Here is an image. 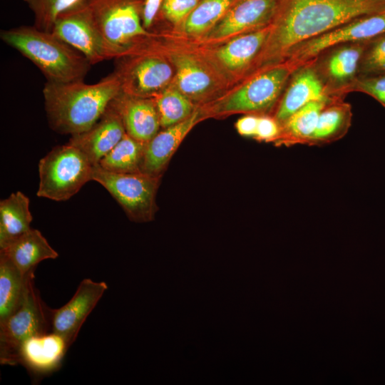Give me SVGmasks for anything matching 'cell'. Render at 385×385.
<instances>
[{"label": "cell", "mask_w": 385, "mask_h": 385, "mask_svg": "<svg viewBox=\"0 0 385 385\" xmlns=\"http://www.w3.org/2000/svg\"><path fill=\"white\" fill-rule=\"evenodd\" d=\"M199 119V112H193L184 120L158 131L145 143L140 171L159 177L182 140Z\"/></svg>", "instance_id": "obj_19"}, {"label": "cell", "mask_w": 385, "mask_h": 385, "mask_svg": "<svg viewBox=\"0 0 385 385\" xmlns=\"http://www.w3.org/2000/svg\"><path fill=\"white\" fill-rule=\"evenodd\" d=\"M279 0H235L207 37L220 39L260 30L269 26Z\"/></svg>", "instance_id": "obj_14"}, {"label": "cell", "mask_w": 385, "mask_h": 385, "mask_svg": "<svg viewBox=\"0 0 385 385\" xmlns=\"http://www.w3.org/2000/svg\"><path fill=\"white\" fill-rule=\"evenodd\" d=\"M34 16V26L51 32L57 18L84 0H23Z\"/></svg>", "instance_id": "obj_30"}, {"label": "cell", "mask_w": 385, "mask_h": 385, "mask_svg": "<svg viewBox=\"0 0 385 385\" xmlns=\"http://www.w3.org/2000/svg\"><path fill=\"white\" fill-rule=\"evenodd\" d=\"M118 111L126 133L147 143L159 131L160 117L153 98L120 93L111 101Z\"/></svg>", "instance_id": "obj_18"}, {"label": "cell", "mask_w": 385, "mask_h": 385, "mask_svg": "<svg viewBox=\"0 0 385 385\" xmlns=\"http://www.w3.org/2000/svg\"><path fill=\"white\" fill-rule=\"evenodd\" d=\"M34 273L23 274L6 255L0 252V322L21 304Z\"/></svg>", "instance_id": "obj_24"}, {"label": "cell", "mask_w": 385, "mask_h": 385, "mask_svg": "<svg viewBox=\"0 0 385 385\" xmlns=\"http://www.w3.org/2000/svg\"><path fill=\"white\" fill-rule=\"evenodd\" d=\"M98 29L124 55L151 36L143 26L142 0H85Z\"/></svg>", "instance_id": "obj_5"}, {"label": "cell", "mask_w": 385, "mask_h": 385, "mask_svg": "<svg viewBox=\"0 0 385 385\" xmlns=\"http://www.w3.org/2000/svg\"><path fill=\"white\" fill-rule=\"evenodd\" d=\"M370 40L333 46L309 62L331 98H345L346 89L358 78L360 61Z\"/></svg>", "instance_id": "obj_12"}, {"label": "cell", "mask_w": 385, "mask_h": 385, "mask_svg": "<svg viewBox=\"0 0 385 385\" xmlns=\"http://www.w3.org/2000/svg\"><path fill=\"white\" fill-rule=\"evenodd\" d=\"M0 38L29 59L49 82L83 81L91 66L81 52L53 32L34 25L1 30Z\"/></svg>", "instance_id": "obj_3"}, {"label": "cell", "mask_w": 385, "mask_h": 385, "mask_svg": "<svg viewBox=\"0 0 385 385\" xmlns=\"http://www.w3.org/2000/svg\"><path fill=\"white\" fill-rule=\"evenodd\" d=\"M199 1L200 0H163L158 15L173 24L184 21Z\"/></svg>", "instance_id": "obj_33"}, {"label": "cell", "mask_w": 385, "mask_h": 385, "mask_svg": "<svg viewBox=\"0 0 385 385\" xmlns=\"http://www.w3.org/2000/svg\"><path fill=\"white\" fill-rule=\"evenodd\" d=\"M145 143L140 142L127 133L99 162L104 170L119 173L140 171Z\"/></svg>", "instance_id": "obj_27"}, {"label": "cell", "mask_w": 385, "mask_h": 385, "mask_svg": "<svg viewBox=\"0 0 385 385\" xmlns=\"http://www.w3.org/2000/svg\"><path fill=\"white\" fill-rule=\"evenodd\" d=\"M93 165L76 146L54 147L38 163L39 184L36 195L66 201L92 180Z\"/></svg>", "instance_id": "obj_4"}, {"label": "cell", "mask_w": 385, "mask_h": 385, "mask_svg": "<svg viewBox=\"0 0 385 385\" xmlns=\"http://www.w3.org/2000/svg\"><path fill=\"white\" fill-rule=\"evenodd\" d=\"M327 103L324 101L310 102L297 111L281 125L280 133L275 142L287 146L306 145Z\"/></svg>", "instance_id": "obj_25"}, {"label": "cell", "mask_w": 385, "mask_h": 385, "mask_svg": "<svg viewBox=\"0 0 385 385\" xmlns=\"http://www.w3.org/2000/svg\"><path fill=\"white\" fill-rule=\"evenodd\" d=\"M384 12L385 0H279L267 38L252 64L261 72L281 63L298 43L357 17Z\"/></svg>", "instance_id": "obj_1"}, {"label": "cell", "mask_w": 385, "mask_h": 385, "mask_svg": "<svg viewBox=\"0 0 385 385\" xmlns=\"http://www.w3.org/2000/svg\"><path fill=\"white\" fill-rule=\"evenodd\" d=\"M92 180L103 186L133 221L143 222L153 219L159 177L142 172L113 173L96 165Z\"/></svg>", "instance_id": "obj_7"}, {"label": "cell", "mask_w": 385, "mask_h": 385, "mask_svg": "<svg viewBox=\"0 0 385 385\" xmlns=\"http://www.w3.org/2000/svg\"><path fill=\"white\" fill-rule=\"evenodd\" d=\"M383 34H385V12L357 17L297 44L287 52L281 63L297 70L312 61L329 48L350 42L370 40Z\"/></svg>", "instance_id": "obj_9"}, {"label": "cell", "mask_w": 385, "mask_h": 385, "mask_svg": "<svg viewBox=\"0 0 385 385\" xmlns=\"http://www.w3.org/2000/svg\"><path fill=\"white\" fill-rule=\"evenodd\" d=\"M235 0H200L183 21V31L197 35L210 31L225 16Z\"/></svg>", "instance_id": "obj_28"}, {"label": "cell", "mask_w": 385, "mask_h": 385, "mask_svg": "<svg viewBox=\"0 0 385 385\" xmlns=\"http://www.w3.org/2000/svg\"><path fill=\"white\" fill-rule=\"evenodd\" d=\"M331 98L311 63L291 75L278 102L274 118L280 125L294 113L310 102H331Z\"/></svg>", "instance_id": "obj_15"}, {"label": "cell", "mask_w": 385, "mask_h": 385, "mask_svg": "<svg viewBox=\"0 0 385 385\" xmlns=\"http://www.w3.org/2000/svg\"><path fill=\"white\" fill-rule=\"evenodd\" d=\"M354 91L371 96L385 108V74L367 77L359 76L349 86L346 93Z\"/></svg>", "instance_id": "obj_32"}, {"label": "cell", "mask_w": 385, "mask_h": 385, "mask_svg": "<svg viewBox=\"0 0 385 385\" xmlns=\"http://www.w3.org/2000/svg\"><path fill=\"white\" fill-rule=\"evenodd\" d=\"M176 68L178 90L187 97L196 98L207 93L212 85L209 73L191 56L185 53L172 55Z\"/></svg>", "instance_id": "obj_26"}, {"label": "cell", "mask_w": 385, "mask_h": 385, "mask_svg": "<svg viewBox=\"0 0 385 385\" xmlns=\"http://www.w3.org/2000/svg\"><path fill=\"white\" fill-rule=\"evenodd\" d=\"M270 32V25L257 31L240 34L219 48L216 56L230 71L250 66L260 53Z\"/></svg>", "instance_id": "obj_22"}, {"label": "cell", "mask_w": 385, "mask_h": 385, "mask_svg": "<svg viewBox=\"0 0 385 385\" xmlns=\"http://www.w3.org/2000/svg\"><path fill=\"white\" fill-rule=\"evenodd\" d=\"M163 0H142L141 17L143 27H152L160 11Z\"/></svg>", "instance_id": "obj_35"}, {"label": "cell", "mask_w": 385, "mask_h": 385, "mask_svg": "<svg viewBox=\"0 0 385 385\" xmlns=\"http://www.w3.org/2000/svg\"><path fill=\"white\" fill-rule=\"evenodd\" d=\"M24 274L34 272L43 260L56 259L58 255L41 232L31 228L5 248L0 250Z\"/></svg>", "instance_id": "obj_20"}, {"label": "cell", "mask_w": 385, "mask_h": 385, "mask_svg": "<svg viewBox=\"0 0 385 385\" xmlns=\"http://www.w3.org/2000/svg\"><path fill=\"white\" fill-rule=\"evenodd\" d=\"M295 70L284 63L271 66L252 76L218 106V112L263 113L280 99Z\"/></svg>", "instance_id": "obj_10"}, {"label": "cell", "mask_w": 385, "mask_h": 385, "mask_svg": "<svg viewBox=\"0 0 385 385\" xmlns=\"http://www.w3.org/2000/svg\"><path fill=\"white\" fill-rule=\"evenodd\" d=\"M120 83L113 72L98 83L47 81L43 89L48 124L61 134L88 130L120 93Z\"/></svg>", "instance_id": "obj_2"}, {"label": "cell", "mask_w": 385, "mask_h": 385, "mask_svg": "<svg viewBox=\"0 0 385 385\" xmlns=\"http://www.w3.org/2000/svg\"><path fill=\"white\" fill-rule=\"evenodd\" d=\"M51 32L81 52L91 65L124 56L101 34L85 0L62 13Z\"/></svg>", "instance_id": "obj_8"}, {"label": "cell", "mask_w": 385, "mask_h": 385, "mask_svg": "<svg viewBox=\"0 0 385 385\" xmlns=\"http://www.w3.org/2000/svg\"><path fill=\"white\" fill-rule=\"evenodd\" d=\"M32 215L29 199L22 192L11 193L0 202V250L31 227Z\"/></svg>", "instance_id": "obj_23"}, {"label": "cell", "mask_w": 385, "mask_h": 385, "mask_svg": "<svg viewBox=\"0 0 385 385\" xmlns=\"http://www.w3.org/2000/svg\"><path fill=\"white\" fill-rule=\"evenodd\" d=\"M107 289L105 282L83 279L66 304L58 309H51V331L61 335L70 347L87 317Z\"/></svg>", "instance_id": "obj_13"}, {"label": "cell", "mask_w": 385, "mask_h": 385, "mask_svg": "<svg viewBox=\"0 0 385 385\" xmlns=\"http://www.w3.org/2000/svg\"><path fill=\"white\" fill-rule=\"evenodd\" d=\"M125 133L122 118L111 102L100 119L91 128L72 135L68 143L80 149L96 165Z\"/></svg>", "instance_id": "obj_16"}, {"label": "cell", "mask_w": 385, "mask_h": 385, "mask_svg": "<svg viewBox=\"0 0 385 385\" xmlns=\"http://www.w3.org/2000/svg\"><path fill=\"white\" fill-rule=\"evenodd\" d=\"M344 99L338 98L325 105L306 145H327L340 140L347 133L351 125L352 110Z\"/></svg>", "instance_id": "obj_21"}, {"label": "cell", "mask_w": 385, "mask_h": 385, "mask_svg": "<svg viewBox=\"0 0 385 385\" xmlns=\"http://www.w3.org/2000/svg\"><path fill=\"white\" fill-rule=\"evenodd\" d=\"M258 117L255 115H247L240 118L236 123L237 132L244 136L255 137L258 123Z\"/></svg>", "instance_id": "obj_36"}, {"label": "cell", "mask_w": 385, "mask_h": 385, "mask_svg": "<svg viewBox=\"0 0 385 385\" xmlns=\"http://www.w3.org/2000/svg\"><path fill=\"white\" fill-rule=\"evenodd\" d=\"M280 130L281 125L274 117L259 116L255 138L259 140L275 141Z\"/></svg>", "instance_id": "obj_34"}, {"label": "cell", "mask_w": 385, "mask_h": 385, "mask_svg": "<svg viewBox=\"0 0 385 385\" xmlns=\"http://www.w3.org/2000/svg\"><path fill=\"white\" fill-rule=\"evenodd\" d=\"M116 60L113 73L120 81L121 92L128 95L154 97L167 88L173 77L171 66L157 53L126 54Z\"/></svg>", "instance_id": "obj_11"}, {"label": "cell", "mask_w": 385, "mask_h": 385, "mask_svg": "<svg viewBox=\"0 0 385 385\" xmlns=\"http://www.w3.org/2000/svg\"><path fill=\"white\" fill-rule=\"evenodd\" d=\"M385 74V34L369 41L360 61L359 76Z\"/></svg>", "instance_id": "obj_31"}, {"label": "cell", "mask_w": 385, "mask_h": 385, "mask_svg": "<svg viewBox=\"0 0 385 385\" xmlns=\"http://www.w3.org/2000/svg\"><path fill=\"white\" fill-rule=\"evenodd\" d=\"M160 126L163 128L177 124L193 113L192 104L179 90L165 88L153 97Z\"/></svg>", "instance_id": "obj_29"}, {"label": "cell", "mask_w": 385, "mask_h": 385, "mask_svg": "<svg viewBox=\"0 0 385 385\" xmlns=\"http://www.w3.org/2000/svg\"><path fill=\"white\" fill-rule=\"evenodd\" d=\"M50 328L51 330V309L41 300L33 277L21 304L0 322L1 364H18V352L22 343L34 336L50 332Z\"/></svg>", "instance_id": "obj_6"}, {"label": "cell", "mask_w": 385, "mask_h": 385, "mask_svg": "<svg viewBox=\"0 0 385 385\" xmlns=\"http://www.w3.org/2000/svg\"><path fill=\"white\" fill-rule=\"evenodd\" d=\"M68 348L66 340L52 331L34 336L21 345L18 364L34 375H47L59 369Z\"/></svg>", "instance_id": "obj_17"}]
</instances>
